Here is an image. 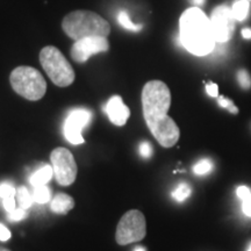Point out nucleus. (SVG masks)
Wrapping results in <instances>:
<instances>
[{
  "label": "nucleus",
  "instance_id": "obj_1",
  "mask_svg": "<svg viewBox=\"0 0 251 251\" xmlns=\"http://www.w3.org/2000/svg\"><path fill=\"white\" fill-rule=\"evenodd\" d=\"M179 28L181 43L191 54L206 56L213 51L216 41L211 19L199 7L187 8L181 14Z\"/></svg>",
  "mask_w": 251,
  "mask_h": 251
},
{
  "label": "nucleus",
  "instance_id": "obj_2",
  "mask_svg": "<svg viewBox=\"0 0 251 251\" xmlns=\"http://www.w3.org/2000/svg\"><path fill=\"white\" fill-rule=\"evenodd\" d=\"M62 28L75 41L89 36L107 37L111 33V26L106 19L86 9H78L65 15L62 21Z\"/></svg>",
  "mask_w": 251,
  "mask_h": 251
},
{
  "label": "nucleus",
  "instance_id": "obj_3",
  "mask_svg": "<svg viewBox=\"0 0 251 251\" xmlns=\"http://www.w3.org/2000/svg\"><path fill=\"white\" fill-rule=\"evenodd\" d=\"M12 89L23 98L37 101L42 99L47 92V81L42 74L35 68L23 67L15 68L9 76Z\"/></svg>",
  "mask_w": 251,
  "mask_h": 251
},
{
  "label": "nucleus",
  "instance_id": "obj_4",
  "mask_svg": "<svg viewBox=\"0 0 251 251\" xmlns=\"http://www.w3.org/2000/svg\"><path fill=\"white\" fill-rule=\"evenodd\" d=\"M40 63L50 80L56 86L67 87L75 81L74 68L59 49L54 46H47L40 52Z\"/></svg>",
  "mask_w": 251,
  "mask_h": 251
},
{
  "label": "nucleus",
  "instance_id": "obj_5",
  "mask_svg": "<svg viewBox=\"0 0 251 251\" xmlns=\"http://www.w3.org/2000/svg\"><path fill=\"white\" fill-rule=\"evenodd\" d=\"M171 106V92L164 81L150 80L142 90L144 120H151L168 114Z\"/></svg>",
  "mask_w": 251,
  "mask_h": 251
},
{
  "label": "nucleus",
  "instance_id": "obj_6",
  "mask_svg": "<svg viewBox=\"0 0 251 251\" xmlns=\"http://www.w3.org/2000/svg\"><path fill=\"white\" fill-rule=\"evenodd\" d=\"M147 235V221L142 212L137 209L125 213L117 227L115 240L120 246L140 242Z\"/></svg>",
  "mask_w": 251,
  "mask_h": 251
},
{
  "label": "nucleus",
  "instance_id": "obj_7",
  "mask_svg": "<svg viewBox=\"0 0 251 251\" xmlns=\"http://www.w3.org/2000/svg\"><path fill=\"white\" fill-rule=\"evenodd\" d=\"M54 177L62 186H70L77 178V163L71 151L67 148H56L50 153Z\"/></svg>",
  "mask_w": 251,
  "mask_h": 251
},
{
  "label": "nucleus",
  "instance_id": "obj_8",
  "mask_svg": "<svg viewBox=\"0 0 251 251\" xmlns=\"http://www.w3.org/2000/svg\"><path fill=\"white\" fill-rule=\"evenodd\" d=\"M146 124L157 142L164 148H171L179 140V127L174 121V119L169 117L168 114L151 119V120H147Z\"/></svg>",
  "mask_w": 251,
  "mask_h": 251
},
{
  "label": "nucleus",
  "instance_id": "obj_9",
  "mask_svg": "<svg viewBox=\"0 0 251 251\" xmlns=\"http://www.w3.org/2000/svg\"><path fill=\"white\" fill-rule=\"evenodd\" d=\"M235 19L231 8L227 5H220L213 9L211 24L216 42H227L233 37L235 31Z\"/></svg>",
  "mask_w": 251,
  "mask_h": 251
},
{
  "label": "nucleus",
  "instance_id": "obj_10",
  "mask_svg": "<svg viewBox=\"0 0 251 251\" xmlns=\"http://www.w3.org/2000/svg\"><path fill=\"white\" fill-rule=\"evenodd\" d=\"M109 50L107 37L89 36L77 40L71 47V57L76 63H85L93 55L99 52H106Z\"/></svg>",
  "mask_w": 251,
  "mask_h": 251
},
{
  "label": "nucleus",
  "instance_id": "obj_11",
  "mask_svg": "<svg viewBox=\"0 0 251 251\" xmlns=\"http://www.w3.org/2000/svg\"><path fill=\"white\" fill-rule=\"evenodd\" d=\"M92 119V112L86 108H76L72 109L69 113L68 118L65 119L63 133L65 139L72 144L84 143V139L81 136V131Z\"/></svg>",
  "mask_w": 251,
  "mask_h": 251
},
{
  "label": "nucleus",
  "instance_id": "obj_12",
  "mask_svg": "<svg viewBox=\"0 0 251 251\" xmlns=\"http://www.w3.org/2000/svg\"><path fill=\"white\" fill-rule=\"evenodd\" d=\"M105 109L112 124L119 126V127L125 126L130 117L129 108L125 105L120 96H113L106 103Z\"/></svg>",
  "mask_w": 251,
  "mask_h": 251
},
{
  "label": "nucleus",
  "instance_id": "obj_13",
  "mask_svg": "<svg viewBox=\"0 0 251 251\" xmlns=\"http://www.w3.org/2000/svg\"><path fill=\"white\" fill-rule=\"evenodd\" d=\"M75 207L74 198L67 193H58L52 198L50 202V209L55 214L65 215Z\"/></svg>",
  "mask_w": 251,
  "mask_h": 251
},
{
  "label": "nucleus",
  "instance_id": "obj_14",
  "mask_svg": "<svg viewBox=\"0 0 251 251\" xmlns=\"http://www.w3.org/2000/svg\"><path fill=\"white\" fill-rule=\"evenodd\" d=\"M52 176H54L52 166L45 164L43 166H41L40 169H37V170L30 176L29 183L33 187L43 186V185L49 183L50 179L52 178Z\"/></svg>",
  "mask_w": 251,
  "mask_h": 251
},
{
  "label": "nucleus",
  "instance_id": "obj_15",
  "mask_svg": "<svg viewBox=\"0 0 251 251\" xmlns=\"http://www.w3.org/2000/svg\"><path fill=\"white\" fill-rule=\"evenodd\" d=\"M250 12L249 0H236L231 6V13L236 21H244Z\"/></svg>",
  "mask_w": 251,
  "mask_h": 251
},
{
  "label": "nucleus",
  "instance_id": "obj_16",
  "mask_svg": "<svg viewBox=\"0 0 251 251\" xmlns=\"http://www.w3.org/2000/svg\"><path fill=\"white\" fill-rule=\"evenodd\" d=\"M118 23L120 26H122L125 29L131 30V31H140L143 28V25L141 24H134L128 14L127 11H120L118 14Z\"/></svg>",
  "mask_w": 251,
  "mask_h": 251
},
{
  "label": "nucleus",
  "instance_id": "obj_17",
  "mask_svg": "<svg viewBox=\"0 0 251 251\" xmlns=\"http://www.w3.org/2000/svg\"><path fill=\"white\" fill-rule=\"evenodd\" d=\"M17 199H18L19 207H21V208H25V209L30 208L34 201L33 194L27 190L26 186H20L18 188Z\"/></svg>",
  "mask_w": 251,
  "mask_h": 251
},
{
  "label": "nucleus",
  "instance_id": "obj_18",
  "mask_svg": "<svg viewBox=\"0 0 251 251\" xmlns=\"http://www.w3.org/2000/svg\"><path fill=\"white\" fill-rule=\"evenodd\" d=\"M31 194H33L34 202L47 203L51 200V192H50V190L46 186V185H43V186L34 187V191Z\"/></svg>",
  "mask_w": 251,
  "mask_h": 251
},
{
  "label": "nucleus",
  "instance_id": "obj_19",
  "mask_svg": "<svg viewBox=\"0 0 251 251\" xmlns=\"http://www.w3.org/2000/svg\"><path fill=\"white\" fill-rule=\"evenodd\" d=\"M191 193H192V187L187 183H180L172 192V197H174L176 201L183 202L191 196Z\"/></svg>",
  "mask_w": 251,
  "mask_h": 251
},
{
  "label": "nucleus",
  "instance_id": "obj_20",
  "mask_svg": "<svg viewBox=\"0 0 251 251\" xmlns=\"http://www.w3.org/2000/svg\"><path fill=\"white\" fill-rule=\"evenodd\" d=\"M213 163L209 159H201L198 163H196L193 166V172L198 176H203L209 174L213 170Z\"/></svg>",
  "mask_w": 251,
  "mask_h": 251
},
{
  "label": "nucleus",
  "instance_id": "obj_21",
  "mask_svg": "<svg viewBox=\"0 0 251 251\" xmlns=\"http://www.w3.org/2000/svg\"><path fill=\"white\" fill-rule=\"evenodd\" d=\"M237 80L243 90L251 89V76L246 69H241V70L237 71Z\"/></svg>",
  "mask_w": 251,
  "mask_h": 251
},
{
  "label": "nucleus",
  "instance_id": "obj_22",
  "mask_svg": "<svg viewBox=\"0 0 251 251\" xmlns=\"http://www.w3.org/2000/svg\"><path fill=\"white\" fill-rule=\"evenodd\" d=\"M15 196H17V190H15L13 184L9 183V181H4V183L0 184V198L1 199Z\"/></svg>",
  "mask_w": 251,
  "mask_h": 251
},
{
  "label": "nucleus",
  "instance_id": "obj_23",
  "mask_svg": "<svg viewBox=\"0 0 251 251\" xmlns=\"http://www.w3.org/2000/svg\"><path fill=\"white\" fill-rule=\"evenodd\" d=\"M27 212L25 208H21V207H17L13 212H9L7 219L12 222H18L21 221V220L27 218Z\"/></svg>",
  "mask_w": 251,
  "mask_h": 251
},
{
  "label": "nucleus",
  "instance_id": "obj_24",
  "mask_svg": "<svg viewBox=\"0 0 251 251\" xmlns=\"http://www.w3.org/2000/svg\"><path fill=\"white\" fill-rule=\"evenodd\" d=\"M218 102H219V105L221 106V107L227 108L228 111L230 113H233V114H237V113H238V108L234 105V102L231 101V100L225 98L224 96L218 97Z\"/></svg>",
  "mask_w": 251,
  "mask_h": 251
},
{
  "label": "nucleus",
  "instance_id": "obj_25",
  "mask_svg": "<svg viewBox=\"0 0 251 251\" xmlns=\"http://www.w3.org/2000/svg\"><path fill=\"white\" fill-rule=\"evenodd\" d=\"M139 152H140V155L143 157V158H150V157L152 156V152H153L152 146L149 142H147V141L146 142L140 143Z\"/></svg>",
  "mask_w": 251,
  "mask_h": 251
},
{
  "label": "nucleus",
  "instance_id": "obj_26",
  "mask_svg": "<svg viewBox=\"0 0 251 251\" xmlns=\"http://www.w3.org/2000/svg\"><path fill=\"white\" fill-rule=\"evenodd\" d=\"M2 205H4L5 211L9 213L13 212L15 208H17V202H15V197H9L2 199Z\"/></svg>",
  "mask_w": 251,
  "mask_h": 251
},
{
  "label": "nucleus",
  "instance_id": "obj_27",
  "mask_svg": "<svg viewBox=\"0 0 251 251\" xmlns=\"http://www.w3.org/2000/svg\"><path fill=\"white\" fill-rule=\"evenodd\" d=\"M242 212L247 216L251 218V192L242 199Z\"/></svg>",
  "mask_w": 251,
  "mask_h": 251
},
{
  "label": "nucleus",
  "instance_id": "obj_28",
  "mask_svg": "<svg viewBox=\"0 0 251 251\" xmlns=\"http://www.w3.org/2000/svg\"><path fill=\"white\" fill-rule=\"evenodd\" d=\"M206 92L208 93L209 97L212 98H218L219 97V87L215 83H207L206 84Z\"/></svg>",
  "mask_w": 251,
  "mask_h": 251
},
{
  "label": "nucleus",
  "instance_id": "obj_29",
  "mask_svg": "<svg viewBox=\"0 0 251 251\" xmlns=\"http://www.w3.org/2000/svg\"><path fill=\"white\" fill-rule=\"evenodd\" d=\"M11 236H12L11 231H9L4 225L0 224V241L6 242V241H8L9 238H11Z\"/></svg>",
  "mask_w": 251,
  "mask_h": 251
},
{
  "label": "nucleus",
  "instance_id": "obj_30",
  "mask_svg": "<svg viewBox=\"0 0 251 251\" xmlns=\"http://www.w3.org/2000/svg\"><path fill=\"white\" fill-rule=\"evenodd\" d=\"M250 192L251 191L249 190V187H247V186H240V187H237V190H236L237 197L240 198L241 200L244 199V198H246Z\"/></svg>",
  "mask_w": 251,
  "mask_h": 251
},
{
  "label": "nucleus",
  "instance_id": "obj_31",
  "mask_svg": "<svg viewBox=\"0 0 251 251\" xmlns=\"http://www.w3.org/2000/svg\"><path fill=\"white\" fill-rule=\"evenodd\" d=\"M242 36L247 40H251V28H244V29H242Z\"/></svg>",
  "mask_w": 251,
  "mask_h": 251
},
{
  "label": "nucleus",
  "instance_id": "obj_32",
  "mask_svg": "<svg viewBox=\"0 0 251 251\" xmlns=\"http://www.w3.org/2000/svg\"><path fill=\"white\" fill-rule=\"evenodd\" d=\"M206 0H191V2H193L194 5H196V7H199V6H202L205 4Z\"/></svg>",
  "mask_w": 251,
  "mask_h": 251
},
{
  "label": "nucleus",
  "instance_id": "obj_33",
  "mask_svg": "<svg viewBox=\"0 0 251 251\" xmlns=\"http://www.w3.org/2000/svg\"><path fill=\"white\" fill-rule=\"evenodd\" d=\"M134 251H147V250L144 249L143 247H136V248H135V249H134Z\"/></svg>",
  "mask_w": 251,
  "mask_h": 251
},
{
  "label": "nucleus",
  "instance_id": "obj_34",
  "mask_svg": "<svg viewBox=\"0 0 251 251\" xmlns=\"http://www.w3.org/2000/svg\"><path fill=\"white\" fill-rule=\"evenodd\" d=\"M0 251H11V250L6 249V248H1V247H0Z\"/></svg>",
  "mask_w": 251,
  "mask_h": 251
},
{
  "label": "nucleus",
  "instance_id": "obj_35",
  "mask_svg": "<svg viewBox=\"0 0 251 251\" xmlns=\"http://www.w3.org/2000/svg\"><path fill=\"white\" fill-rule=\"evenodd\" d=\"M247 251H251V244H250V247H249V249H248Z\"/></svg>",
  "mask_w": 251,
  "mask_h": 251
},
{
  "label": "nucleus",
  "instance_id": "obj_36",
  "mask_svg": "<svg viewBox=\"0 0 251 251\" xmlns=\"http://www.w3.org/2000/svg\"><path fill=\"white\" fill-rule=\"evenodd\" d=\"M249 1H250V2H251V0H249Z\"/></svg>",
  "mask_w": 251,
  "mask_h": 251
}]
</instances>
